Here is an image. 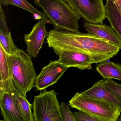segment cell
Here are the masks:
<instances>
[{
    "label": "cell",
    "mask_w": 121,
    "mask_h": 121,
    "mask_svg": "<svg viewBox=\"0 0 121 121\" xmlns=\"http://www.w3.org/2000/svg\"><path fill=\"white\" fill-rule=\"evenodd\" d=\"M10 31L8 27L6 17L2 5H0V32L6 33Z\"/></svg>",
    "instance_id": "7402d4cb"
},
{
    "label": "cell",
    "mask_w": 121,
    "mask_h": 121,
    "mask_svg": "<svg viewBox=\"0 0 121 121\" xmlns=\"http://www.w3.org/2000/svg\"><path fill=\"white\" fill-rule=\"evenodd\" d=\"M73 108L87 112L102 121H117L120 112L117 108L102 100L77 92L69 101Z\"/></svg>",
    "instance_id": "277c9868"
},
{
    "label": "cell",
    "mask_w": 121,
    "mask_h": 121,
    "mask_svg": "<svg viewBox=\"0 0 121 121\" xmlns=\"http://www.w3.org/2000/svg\"><path fill=\"white\" fill-rule=\"evenodd\" d=\"M35 5L43 10L54 29L79 33L81 17L64 0H34Z\"/></svg>",
    "instance_id": "7a4b0ae2"
},
{
    "label": "cell",
    "mask_w": 121,
    "mask_h": 121,
    "mask_svg": "<svg viewBox=\"0 0 121 121\" xmlns=\"http://www.w3.org/2000/svg\"><path fill=\"white\" fill-rule=\"evenodd\" d=\"M0 5L5 6L14 5L29 12L33 15L35 20L42 19L46 24H52L43 12L37 9L28 2L27 0H0Z\"/></svg>",
    "instance_id": "5bb4252c"
},
{
    "label": "cell",
    "mask_w": 121,
    "mask_h": 121,
    "mask_svg": "<svg viewBox=\"0 0 121 121\" xmlns=\"http://www.w3.org/2000/svg\"><path fill=\"white\" fill-rule=\"evenodd\" d=\"M117 121H121V116H120V117L118 119Z\"/></svg>",
    "instance_id": "cb8c5ba5"
},
{
    "label": "cell",
    "mask_w": 121,
    "mask_h": 121,
    "mask_svg": "<svg viewBox=\"0 0 121 121\" xmlns=\"http://www.w3.org/2000/svg\"><path fill=\"white\" fill-rule=\"evenodd\" d=\"M102 80L98 81L87 90L81 93L86 96L102 100L117 108L121 112V100L103 85Z\"/></svg>",
    "instance_id": "4fadbf2b"
},
{
    "label": "cell",
    "mask_w": 121,
    "mask_h": 121,
    "mask_svg": "<svg viewBox=\"0 0 121 121\" xmlns=\"http://www.w3.org/2000/svg\"><path fill=\"white\" fill-rule=\"evenodd\" d=\"M121 9V0H110Z\"/></svg>",
    "instance_id": "603a6c76"
},
{
    "label": "cell",
    "mask_w": 121,
    "mask_h": 121,
    "mask_svg": "<svg viewBox=\"0 0 121 121\" xmlns=\"http://www.w3.org/2000/svg\"><path fill=\"white\" fill-rule=\"evenodd\" d=\"M14 95L24 121H35L34 113L32 112V104L30 103L26 97L21 95L15 90Z\"/></svg>",
    "instance_id": "e0dca14e"
},
{
    "label": "cell",
    "mask_w": 121,
    "mask_h": 121,
    "mask_svg": "<svg viewBox=\"0 0 121 121\" xmlns=\"http://www.w3.org/2000/svg\"><path fill=\"white\" fill-rule=\"evenodd\" d=\"M105 17L121 39V9L110 0H107Z\"/></svg>",
    "instance_id": "9a60e30c"
},
{
    "label": "cell",
    "mask_w": 121,
    "mask_h": 121,
    "mask_svg": "<svg viewBox=\"0 0 121 121\" xmlns=\"http://www.w3.org/2000/svg\"><path fill=\"white\" fill-rule=\"evenodd\" d=\"M96 70L103 79H114L121 81V65L111 61H103L97 65Z\"/></svg>",
    "instance_id": "2e32d148"
},
{
    "label": "cell",
    "mask_w": 121,
    "mask_h": 121,
    "mask_svg": "<svg viewBox=\"0 0 121 121\" xmlns=\"http://www.w3.org/2000/svg\"><path fill=\"white\" fill-rule=\"evenodd\" d=\"M1 114L5 121H24L14 95L11 92H0Z\"/></svg>",
    "instance_id": "9c48e42d"
},
{
    "label": "cell",
    "mask_w": 121,
    "mask_h": 121,
    "mask_svg": "<svg viewBox=\"0 0 121 121\" xmlns=\"http://www.w3.org/2000/svg\"><path fill=\"white\" fill-rule=\"evenodd\" d=\"M56 54L59 56L58 61L64 66L69 68L75 67L81 70L92 69L93 64L89 56L78 52L64 51Z\"/></svg>",
    "instance_id": "30bf717a"
},
{
    "label": "cell",
    "mask_w": 121,
    "mask_h": 121,
    "mask_svg": "<svg viewBox=\"0 0 121 121\" xmlns=\"http://www.w3.org/2000/svg\"><path fill=\"white\" fill-rule=\"evenodd\" d=\"M103 85L108 90L121 100V85L114 82L112 79L102 80Z\"/></svg>",
    "instance_id": "d6986e66"
},
{
    "label": "cell",
    "mask_w": 121,
    "mask_h": 121,
    "mask_svg": "<svg viewBox=\"0 0 121 121\" xmlns=\"http://www.w3.org/2000/svg\"><path fill=\"white\" fill-rule=\"evenodd\" d=\"M0 92H11L14 91L12 78L10 55L0 45Z\"/></svg>",
    "instance_id": "8fae6325"
},
{
    "label": "cell",
    "mask_w": 121,
    "mask_h": 121,
    "mask_svg": "<svg viewBox=\"0 0 121 121\" xmlns=\"http://www.w3.org/2000/svg\"><path fill=\"white\" fill-rule=\"evenodd\" d=\"M73 113L75 121H102V120L92 116L91 115L81 111Z\"/></svg>",
    "instance_id": "44dd1931"
},
{
    "label": "cell",
    "mask_w": 121,
    "mask_h": 121,
    "mask_svg": "<svg viewBox=\"0 0 121 121\" xmlns=\"http://www.w3.org/2000/svg\"><path fill=\"white\" fill-rule=\"evenodd\" d=\"M0 45L10 55L14 54L18 49L14 43L10 31L7 33L0 32Z\"/></svg>",
    "instance_id": "ac0fdd59"
},
{
    "label": "cell",
    "mask_w": 121,
    "mask_h": 121,
    "mask_svg": "<svg viewBox=\"0 0 121 121\" xmlns=\"http://www.w3.org/2000/svg\"><path fill=\"white\" fill-rule=\"evenodd\" d=\"M88 22L103 24L105 19L103 0H64Z\"/></svg>",
    "instance_id": "8992f818"
},
{
    "label": "cell",
    "mask_w": 121,
    "mask_h": 121,
    "mask_svg": "<svg viewBox=\"0 0 121 121\" xmlns=\"http://www.w3.org/2000/svg\"><path fill=\"white\" fill-rule=\"evenodd\" d=\"M35 97L32 104L35 121H62L57 93L46 90Z\"/></svg>",
    "instance_id": "5b68a950"
},
{
    "label": "cell",
    "mask_w": 121,
    "mask_h": 121,
    "mask_svg": "<svg viewBox=\"0 0 121 121\" xmlns=\"http://www.w3.org/2000/svg\"><path fill=\"white\" fill-rule=\"evenodd\" d=\"M59 112L62 121H75L73 113L70 110L69 107L64 102L60 103Z\"/></svg>",
    "instance_id": "ffe728a7"
},
{
    "label": "cell",
    "mask_w": 121,
    "mask_h": 121,
    "mask_svg": "<svg viewBox=\"0 0 121 121\" xmlns=\"http://www.w3.org/2000/svg\"><path fill=\"white\" fill-rule=\"evenodd\" d=\"M83 26L88 34L108 41L121 48V39L112 26L85 21Z\"/></svg>",
    "instance_id": "7c38bea8"
},
{
    "label": "cell",
    "mask_w": 121,
    "mask_h": 121,
    "mask_svg": "<svg viewBox=\"0 0 121 121\" xmlns=\"http://www.w3.org/2000/svg\"><path fill=\"white\" fill-rule=\"evenodd\" d=\"M46 40L49 47L55 53L68 51L84 54L97 64L109 60L121 49L108 41L88 33L54 29L48 32Z\"/></svg>",
    "instance_id": "6da1fadb"
},
{
    "label": "cell",
    "mask_w": 121,
    "mask_h": 121,
    "mask_svg": "<svg viewBox=\"0 0 121 121\" xmlns=\"http://www.w3.org/2000/svg\"><path fill=\"white\" fill-rule=\"evenodd\" d=\"M68 68L58 60L50 61L49 63L42 68L41 73L37 76L35 87L38 91L46 90L57 83Z\"/></svg>",
    "instance_id": "52a82bcc"
},
{
    "label": "cell",
    "mask_w": 121,
    "mask_h": 121,
    "mask_svg": "<svg viewBox=\"0 0 121 121\" xmlns=\"http://www.w3.org/2000/svg\"><path fill=\"white\" fill-rule=\"evenodd\" d=\"M32 57L22 49H17L10 55V65L13 85L21 95L26 97V93L35 87L36 74Z\"/></svg>",
    "instance_id": "3957f363"
},
{
    "label": "cell",
    "mask_w": 121,
    "mask_h": 121,
    "mask_svg": "<svg viewBox=\"0 0 121 121\" xmlns=\"http://www.w3.org/2000/svg\"><path fill=\"white\" fill-rule=\"evenodd\" d=\"M46 24L43 20H38L29 34L24 35V39L27 46L26 51L31 57L37 56L42 48L44 39L47 36Z\"/></svg>",
    "instance_id": "ba28073f"
}]
</instances>
